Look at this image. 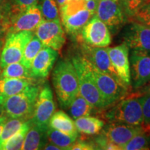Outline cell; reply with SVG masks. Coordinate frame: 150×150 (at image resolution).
<instances>
[{
	"instance_id": "74e56055",
	"label": "cell",
	"mask_w": 150,
	"mask_h": 150,
	"mask_svg": "<svg viewBox=\"0 0 150 150\" xmlns=\"http://www.w3.org/2000/svg\"><path fill=\"white\" fill-rule=\"evenodd\" d=\"M3 33H6V29L3 19L0 16V38H1V34Z\"/></svg>"
},
{
	"instance_id": "b9f144b4",
	"label": "cell",
	"mask_w": 150,
	"mask_h": 150,
	"mask_svg": "<svg viewBox=\"0 0 150 150\" xmlns=\"http://www.w3.org/2000/svg\"><path fill=\"white\" fill-rule=\"evenodd\" d=\"M146 125V127H147L148 131H149V132H150V123L149 124H147V125Z\"/></svg>"
},
{
	"instance_id": "44dd1931",
	"label": "cell",
	"mask_w": 150,
	"mask_h": 150,
	"mask_svg": "<svg viewBox=\"0 0 150 150\" xmlns=\"http://www.w3.org/2000/svg\"><path fill=\"white\" fill-rule=\"evenodd\" d=\"M48 127H42L33 125L26 135L22 149H43L48 141L47 137Z\"/></svg>"
},
{
	"instance_id": "5b68a950",
	"label": "cell",
	"mask_w": 150,
	"mask_h": 150,
	"mask_svg": "<svg viewBox=\"0 0 150 150\" xmlns=\"http://www.w3.org/2000/svg\"><path fill=\"white\" fill-rule=\"evenodd\" d=\"M88 65L99 92L107 108L122 99L128 93V87L121 79L100 71L88 61Z\"/></svg>"
},
{
	"instance_id": "2e32d148",
	"label": "cell",
	"mask_w": 150,
	"mask_h": 150,
	"mask_svg": "<svg viewBox=\"0 0 150 150\" xmlns=\"http://www.w3.org/2000/svg\"><path fill=\"white\" fill-rule=\"evenodd\" d=\"M114 68L122 80L128 86L131 83L129 47L125 42L114 47H106Z\"/></svg>"
},
{
	"instance_id": "ac0fdd59",
	"label": "cell",
	"mask_w": 150,
	"mask_h": 150,
	"mask_svg": "<svg viewBox=\"0 0 150 150\" xmlns=\"http://www.w3.org/2000/svg\"><path fill=\"white\" fill-rule=\"evenodd\" d=\"M57 57L58 52L56 50L43 46L33 59L30 68L33 77L35 79L47 77Z\"/></svg>"
},
{
	"instance_id": "e0dca14e",
	"label": "cell",
	"mask_w": 150,
	"mask_h": 150,
	"mask_svg": "<svg viewBox=\"0 0 150 150\" xmlns=\"http://www.w3.org/2000/svg\"><path fill=\"white\" fill-rule=\"evenodd\" d=\"M42 20V13L38 6V4L32 6L14 18L7 33L35 31Z\"/></svg>"
},
{
	"instance_id": "d6a6232c",
	"label": "cell",
	"mask_w": 150,
	"mask_h": 150,
	"mask_svg": "<svg viewBox=\"0 0 150 150\" xmlns=\"http://www.w3.org/2000/svg\"><path fill=\"white\" fill-rule=\"evenodd\" d=\"M147 0H121V5L127 15L133 16L136 11Z\"/></svg>"
},
{
	"instance_id": "8d00e7d4",
	"label": "cell",
	"mask_w": 150,
	"mask_h": 150,
	"mask_svg": "<svg viewBox=\"0 0 150 150\" xmlns=\"http://www.w3.org/2000/svg\"><path fill=\"white\" fill-rule=\"evenodd\" d=\"M43 149H46V150H61V148L59 147H58L57 145H54V144L52 143V142L47 141V142L45 144Z\"/></svg>"
},
{
	"instance_id": "603a6c76",
	"label": "cell",
	"mask_w": 150,
	"mask_h": 150,
	"mask_svg": "<svg viewBox=\"0 0 150 150\" xmlns=\"http://www.w3.org/2000/svg\"><path fill=\"white\" fill-rule=\"evenodd\" d=\"M75 126L78 131L85 135L98 134L104 127V122L98 117L86 116L74 120Z\"/></svg>"
},
{
	"instance_id": "83f0119b",
	"label": "cell",
	"mask_w": 150,
	"mask_h": 150,
	"mask_svg": "<svg viewBox=\"0 0 150 150\" xmlns=\"http://www.w3.org/2000/svg\"><path fill=\"white\" fill-rule=\"evenodd\" d=\"M42 47L43 45L41 41L35 35H33L24 48L23 55L20 63H21L26 67L30 69L33 59Z\"/></svg>"
},
{
	"instance_id": "6da1fadb",
	"label": "cell",
	"mask_w": 150,
	"mask_h": 150,
	"mask_svg": "<svg viewBox=\"0 0 150 150\" xmlns=\"http://www.w3.org/2000/svg\"><path fill=\"white\" fill-rule=\"evenodd\" d=\"M52 81L61 106L67 109L76 95L79 87L76 70L72 61H60L52 74Z\"/></svg>"
},
{
	"instance_id": "ee69618b",
	"label": "cell",
	"mask_w": 150,
	"mask_h": 150,
	"mask_svg": "<svg viewBox=\"0 0 150 150\" xmlns=\"http://www.w3.org/2000/svg\"><path fill=\"white\" fill-rule=\"evenodd\" d=\"M4 1V0H0V6L1 5V4H2V2H3Z\"/></svg>"
},
{
	"instance_id": "7c38bea8",
	"label": "cell",
	"mask_w": 150,
	"mask_h": 150,
	"mask_svg": "<svg viewBox=\"0 0 150 150\" xmlns=\"http://www.w3.org/2000/svg\"><path fill=\"white\" fill-rule=\"evenodd\" d=\"M124 40L129 48L137 52L150 53V28L134 21L126 29Z\"/></svg>"
},
{
	"instance_id": "9c48e42d",
	"label": "cell",
	"mask_w": 150,
	"mask_h": 150,
	"mask_svg": "<svg viewBox=\"0 0 150 150\" xmlns=\"http://www.w3.org/2000/svg\"><path fill=\"white\" fill-rule=\"evenodd\" d=\"M84 43L94 47H106L111 42V35L107 26L94 15L81 31Z\"/></svg>"
},
{
	"instance_id": "d6986e66",
	"label": "cell",
	"mask_w": 150,
	"mask_h": 150,
	"mask_svg": "<svg viewBox=\"0 0 150 150\" xmlns=\"http://www.w3.org/2000/svg\"><path fill=\"white\" fill-rule=\"evenodd\" d=\"M39 0H8L2 6H0V16L6 26L8 32L11 24L16 17L32 6L36 5Z\"/></svg>"
},
{
	"instance_id": "7a4b0ae2",
	"label": "cell",
	"mask_w": 150,
	"mask_h": 150,
	"mask_svg": "<svg viewBox=\"0 0 150 150\" xmlns=\"http://www.w3.org/2000/svg\"><path fill=\"white\" fill-rule=\"evenodd\" d=\"M72 62L77 74L80 95L97 110L107 108L90 70L87 60L79 54L73 56Z\"/></svg>"
},
{
	"instance_id": "ab89813d",
	"label": "cell",
	"mask_w": 150,
	"mask_h": 150,
	"mask_svg": "<svg viewBox=\"0 0 150 150\" xmlns=\"http://www.w3.org/2000/svg\"><path fill=\"white\" fill-rule=\"evenodd\" d=\"M4 43V40L2 38H0V57H1V50H2ZM0 70H1V67H0Z\"/></svg>"
},
{
	"instance_id": "4fadbf2b",
	"label": "cell",
	"mask_w": 150,
	"mask_h": 150,
	"mask_svg": "<svg viewBox=\"0 0 150 150\" xmlns=\"http://www.w3.org/2000/svg\"><path fill=\"white\" fill-rule=\"evenodd\" d=\"M95 15L110 29L120 27L125 21V13L119 0H99Z\"/></svg>"
},
{
	"instance_id": "60d3db41",
	"label": "cell",
	"mask_w": 150,
	"mask_h": 150,
	"mask_svg": "<svg viewBox=\"0 0 150 150\" xmlns=\"http://www.w3.org/2000/svg\"><path fill=\"white\" fill-rule=\"evenodd\" d=\"M67 0H56V2L58 3V4L59 5V6H61V5H63L65 2H66Z\"/></svg>"
},
{
	"instance_id": "cb8c5ba5",
	"label": "cell",
	"mask_w": 150,
	"mask_h": 150,
	"mask_svg": "<svg viewBox=\"0 0 150 150\" xmlns=\"http://www.w3.org/2000/svg\"><path fill=\"white\" fill-rule=\"evenodd\" d=\"M67 109L69 110L72 119L76 120L79 117L91 115L96 108H94L86 99L80 95V93H79L73 99Z\"/></svg>"
},
{
	"instance_id": "e575fe53",
	"label": "cell",
	"mask_w": 150,
	"mask_h": 150,
	"mask_svg": "<svg viewBox=\"0 0 150 150\" xmlns=\"http://www.w3.org/2000/svg\"><path fill=\"white\" fill-rule=\"evenodd\" d=\"M71 149L72 150H93L97 149L93 142H88L85 140H76Z\"/></svg>"
},
{
	"instance_id": "484cf974",
	"label": "cell",
	"mask_w": 150,
	"mask_h": 150,
	"mask_svg": "<svg viewBox=\"0 0 150 150\" xmlns=\"http://www.w3.org/2000/svg\"><path fill=\"white\" fill-rule=\"evenodd\" d=\"M2 71L0 73L1 78H16V79H24L34 80L31 74V70L20 62L11 63L6 65L2 69Z\"/></svg>"
},
{
	"instance_id": "3957f363",
	"label": "cell",
	"mask_w": 150,
	"mask_h": 150,
	"mask_svg": "<svg viewBox=\"0 0 150 150\" xmlns=\"http://www.w3.org/2000/svg\"><path fill=\"white\" fill-rule=\"evenodd\" d=\"M108 122L140 126L144 124L142 104L139 97L134 95L124 97L103 113Z\"/></svg>"
},
{
	"instance_id": "1f68e13d",
	"label": "cell",
	"mask_w": 150,
	"mask_h": 150,
	"mask_svg": "<svg viewBox=\"0 0 150 150\" xmlns=\"http://www.w3.org/2000/svg\"><path fill=\"white\" fill-rule=\"evenodd\" d=\"M135 21L150 28V0H147L133 16Z\"/></svg>"
},
{
	"instance_id": "ffe728a7",
	"label": "cell",
	"mask_w": 150,
	"mask_h": 150,
	"mask_svg": "<svg viewBox=\"0 0 150 150\" xmlns=\"http://www.w3.org/2000/svg\"><path fill=\"white\" fill-rule=\"evenodd\" d=\"M31 79L0 77V106L8 97L23 91L33 84Z\"/></svg>"
},
{
	"instance_id": "7bdbcfd3",
	"label": "cell",
	"mask_w": 150,
	"mask_h": 150,
	"mask_svg": "<svg viewBox=\"0 0 150 150\" xmlns=\"http://www.w3.org/2000/svg\"><path fill=\"white\" fill-rule=\"evenodd\" d=\"M2 116V112H1V110H0V118Z\"/></svg>"
},
{
	"instance_id": "30bf717a",
	"label": "cell",
	"mask_w": 150,
	"mask_h": 150,
	"mask_svg": "<svg viewBox=\"0 0 150 150\" xmlns=\"http://www.w3.org/2000/svg\"><path fill=\"white\" fill-rule=\"evenodd\" d=\"M53 93L48 85L45 86L39 92L31 120L33 125L48 127L50 118L55 112Z\"/></svg>"
},
{
	"instance_id": "9a60e30c",
	"label": "cell",
	"mask_w": 150,
	"mask_h": 150,
	"mask_svg": "<svg viewBox=\"0 0 150 150\" xmlns=\"http://www.w3.org/2000/svg\"><path fill=\"white\" fill-rule=\"evenodd\" d=\"M81 55L98 70L120 79L110 61L107 49L83 43L81 45Z\"/></svg>"
},
{
	"instance_id": "8992f818",
	"label": "cell",
	"mask_w": 150,
	"mask_h": 150,
	"mask_svg": "<svg viewBox=\"0 0 150 150\" xmlns=\"http://www.w3.org/2000/svg\"><path fill=\"white\" fill-rule=\"evenodd\" d=\"M86 0H67L59 8L61 22L65 31L76 34L91 20L94 13L86 8Z\"/></svg>"
},
{
	"instance_id": "277c9868",
	"label": "cell",
	"mask_w": 150,
	"mask_h": 150,
	"mask_svg": "<svg viewBox=\"0 0 150 150\" xmlns=\"http://www.w3.org/2000/svg\"><path fill=\"white\" fill-rule=\"evenodd\" d=\"M40 87L34 84L7 98L1 105V112L8 118L30 119L32 116Z\"/></svg>"
},
{
	"instance_id": "d4e9b609",
	"label": "cell",
	"mask_w": 150,
	"mask_h": 150,
	"mask_svg": "<svg viewBox=\"0 0 150 150\" xmlns=\"http://www.w3.org/2000/svg\"><path fill=\"white\" fill-rule=\"evenodd\" d=\"M33 125L31 118L27 120L22 125L21 128L19 129L13 136H11L6 142L4 144L1 150H19L22 149L23 145L24 138L27 135L28 131Z\"/></svg>"
},
{
	"instance_id": "52a82bcc",
	"label": "cell",
	"mask_w": 150,
	"mask_h": 150,
	"mask_svg": "<svg viewBox=\"0 0 150 150\" xmlns=\"http://www.w3.org/2000/svg\"><path fill=\"white\" fill-rule=\"evenodd\" d=\"M33 35V31H28L7 33L0 57L1 70L11 63L20 62L24 48Z\"/></svg>"
},
{
	"instance_id": "7402d4cb",
	"label": "cell",
	"mask_w": 150,
	"mask_h": 150,
	"mask_svg": "<svg viewBox=\"0 0 150 150\" xmlns=\"http://www.w3.org/2000/svg\"><path fill=\"white\" fill-rule=\"evenodd\" d=\"M49 127L74 138L78 137V131L74 122L63 110L54 112L49 122Z\"/></svg>"
},
{
	"instance_id": "8fae6325",
	"label": "cell",
	"mask_w": 150,
	"mask_h": 150,
	"mask_svg": "<svg viewBox=\"0 0 150 150\" xmlns=\"http://www.w3.org/2000/svg\"><path fill=\"white\" fill-rule=\"evenodd\" d=\"M143 132H149L144 125L134 126L125 124L109 122L103 129L102 134L108 140L117 145L120 149H122L124 146L133 137Z\"/></svg>"
},
{
	"instance_id": "d590c367",
	"label": "cell",
	"mask_w": 150,
	"mask_h": 150,
	"mask_svg": "<svg viewBox=\"0 0 150 150\" xmlns=\"http://www.w3.org/2000/svg\"><path fill=\"white\" fill-rule=\"evenodd\" d=\"M138 90V91L136 92V93L133 94V95H136L137 97H140L143 95H148V94H150V83L148 84V85H145Z\"/></svg>"
},
{
	"instance_id": "4dcf8cb0",
	"label": "cell",
	"mask_w": 150,
	"mask_h": 150,
	"mask_svg": "<svg viewBox=\"0 0 150 150\" xmlns=\"http://www.w3.org/2000/svg\"><path fill=\"white\" fill-rule=\"evenodd\" d=\"M125 150L150 149V133L143 132L133 137L124 146Z\"/></svg>"
},
{
	"instance_id": "4316f807",
	"label": "cell",
	"mask_w": 150,
	"mask_h": 150,
	"mask_svg": "<svg viewBox=\"0 0 150 150\" xmlns=\"http://www.w3.org/2000/svg\"><path fill=\"white\" fill-rule=\"evenodd\" d=\"M47 137L49 142L57 145L61 150H70L73 144L77 140L76 138L63 134L50 127H48L47 131Z\"/></svg>"
},
{
	"instance_id": "f1b7e54d",
	"label": "cell",
	"mask_w": 150,
	"mask_h": 150,
	"mask_svg": "<svg viewBox=\"0 0 150 150\" xmlns=\"http://www.w3.org/2000/svg\"><path fill=\"white\" fill-rule=\"evenodd\" d=\"M26 120H27L23 118H10V120H6L0 135V150L4 144L18 132Z\"/></svg>"
},
{
	"instance_id": "f35d334b",
	"label": "cell",
	"mask_w": 150,
	"mask_h": 150,
	"mask_svg": "<svg viewBox=\"0 0 150 150\" xmlns=\"http://www.w3.org/2000/svg\"><path fill=\"white\" fill-rule=\"evenodd\" d=\"M7 117L6 116H5L4 115H2L1 116V117L0 118V135H1V131H2V129H3V127L4 126V124L6 122V121L7 120Z\"/></svg>"
},
{
	"instance_id": "5bb4252c",
	"label": "cell",
	"mask_w": 150,
	"mask_h": 150,
	"mask_svg": "<svg viewBox=\"0 0 150 150\" xmlns=\"http://www.w3.org/2000/svg\"><path fill=\"white\" fill-rule=\"evenodd\" d=\"M130 61L131 79L134 88L138 90L150 81V56L134 50Z\"/></svg>"
},
{
	"instance_id": "ba28073f",
	"label": "cell",
	"mask_w": 150,
	"mask_h": 150,
	"mask_svg": "<svg viewBox=\"0 0 150 150\" xmlns=\"http://www.w3.org/2000/svg\"><path fill=\"white\" fill-rule=\"evenodd\" d=\"M35 35L41 41L43 46L52 48L57 52L61 51L66 41L60 19L42 20L35 30Z\"/></svg>"
},
{
	"instance_id": "f546056e",
	"label": "cell",
	"mask_w": 150,
	"mask_h": 150,
	"mask_svg": "<svg viewBox=\"0 0 150 150\" xmlns=\"http://www.w3.org/2000/svg\"><path fill=\"white\" fill-rule=\"evenodd\" d=\"M43 20H55L59 19V10L55 0H39L38 3Z\"/></svg>"
},
{
	"instance_id": "836d02e7",
	"label": "cell",
	"mask_w": 150,
	"mask_h": 150,
	"mask_svg": "<svg viewBox=\"0 0 150 150\" xmlns=\"http://www.w3.org/2000/svg\"><path fill=\"white\" fill-rule=\"evenodd\" d=\"M139 99L142 104L143 125H147L150 123V94L140 96Z\"/></svg>"
}]
</instances>
